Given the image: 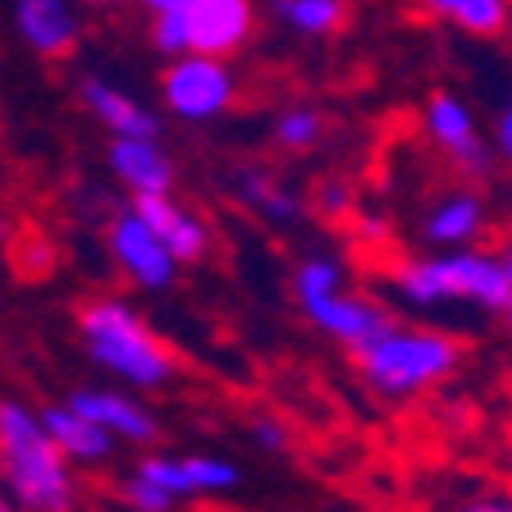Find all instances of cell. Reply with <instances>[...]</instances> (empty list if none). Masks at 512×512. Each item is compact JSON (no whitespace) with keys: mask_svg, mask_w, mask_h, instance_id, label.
Here are the masks:
<instances>
[{"mask_svg":"<svg viewBox=\"0 0 512 512\" xmlns=\"http://www.w3.org/2000/svg\"><path fill=\"white\" fill-rule=\"evenodd\" d=\"M0 485L23 512H74V471L55 439L46 435L42 412L5 398L0 403Z\"/></svg>","mask_w":512,"mask_h":512,"instance_id":"cell-1","label":"cell"},{"mask_svg":"<svg viewBox=\"0 0 512 512\" xmlns=\"http://www.w3.org/2000/svg\"><path fill=\"white\" fill-rule=\"evenodd\" d=\"M394 293L412 307H439V302H471L480 311H508L512 270L503 252L471 247H444L439 256H412L389 275Z\"/></svg>","mask_w":512,"mask_h":512,"instance_id":"cell-2","label":"cell"},{"mask_svg":"<svg viewBox=\"0 0 512 512\" xmlns=\"http://www.w3.org/2000/svg\"><path fill=\"white\" fill-rule=\"evenodd\" d=\"M78 334L83 348L101 371L119 375V380L138 384V389H160L179 375V357L156 339L147 320L133 307L115 298H92L78 311Z\"/></svg>","mask_w":512,"mask_h":512,"instance_id":"cell-3","label":"cell"},{"mask_svg":"<svg viewBox=\"0 0 512 512\" xmlns=\"http://www.w3.org/2000/svg\"><path fill=\"white\" fill-rule=\"evenodd\" d=\"M357 371L384 398H416L444 384L462 366V343L439 330H416V325H389L380 339L352 352Z\"/></svg>","mask_w":512,"mask_h":512,"instance_id":"cell-4","label":"cell"},{"mask_svg":"<svg viewBox=\"0 0 512 512\" xmlns=\"http://www.w3.org/2000/svg\"><path fill=\"white\" fill-rule=\"evenodd\" d=\"M160 101L183 124H206V119H220L224 110H234L238 78L224 55H174L160 74Z\"/></svg>","mask_w":512,"mask_h":512,"instance_id":"cell-5","label":"cell"},{"mask_svg":"<svg viewBox=\"0 0 512 512\" xmlns=\"http://www.w3.org/2000/svg\"><path fill=\"white\" fill-rule=\"evenodd\" d=\"M110 256L142 293H165L179 279V256L160 243V234L133 206L110 220Z\"/></svg>","mask_w":512,"mask_h":512,"instance_id":"cell-6","label":"cell"},{"mask_svg":"<svg viewBox=\"0 0 512 512\" xmlns=\"http://www.w3.org/2000/svg\"><path fill=\"white\" fill-rule=\"evenodd\" d=\"M426 133L439 151H448V160H453L467 179H490L499 151L485 147V138H480V128H476V115H471V106L462 96H453V92L430 96L426 101Z\"/></svg>","mask_w":512,"mask_h":512,"instance_id":"cell-7","label":"cell"},{"mask_svg":"<svg viewBox=\"0 0 512 512\" xmlns=\"http://www.w3.org/2000/svg\"><path fill=\"white\" fill-rule=\"evenodd\" d=\"M188 23V51L202 55H238L256 32V5L252 0H192L183 10Z\"/></svg>","mask_w":512,"mask_h":512,"instance_id":"cell-8","label":"cell"},{"mask_svg":"<svg viewBox=\"0 0 512 512\" xmlns=\"http://www.w3.org/2000/svg\"><path fill=\"white\" fill-rule=\"evenodd\" d=\"M78 0H10L14 32L23 37L32 55L42 60H64L74 55V46L83 42V19L74 10Z\"/></svg>","mask_w":512,"mask_h":512,"instance_id":"cell-9","label":"cell"},{"mask_svg":"<svg viewBox=\"0 0 512 512\" xmlns=\"http://www.w3.org/2000/svg\"><path fill=\"white\" fill-rule=\"evenodd\" d=\"M302 311H307V320L316 325L320 334H330L334 343H343L348 352L366 348L371 339H380L389 325H394V316L384 307H375L371 298H357V293H325V298L316 302H302Z\"/></svg>","mask_w":512,"mask_h":512,"instance_id":"cell-10","label":"cell"},{"mask_svg":"<svg viewBox=\"0 0 512 512\" xmlns=\"http://www.w3.org/2000/svg\"><path fill=\"white\" fill-rule=\"evenodd\" d=\"M133 211L160 234V243L179 256V266H192L211 252V229H206L202 215H192L188 206H179L170 192H138L133 197Z\"/></svg>","mask_w":512,"mask_h":512,"instance_id":"cell-11","label":"cell"},{"mask_svg":"<svg viewBox=\"0 0 512 512\" xmlns=\"http://www.w3.org/2000/svg\"><path fill=\"white\" fill-rule=\"evenodd\" d=\"M78 101H83V110L106 128L110 138H160V119L142 101H133L124 87L110 83V78L87 74L78 83Z\"/></svg>","mask_w":512,"mask_h":512,"instance_id":"cell-12","label":"cell"},{"mask_svg":"<svg viewBox=\"0 0 512 512\" xmlns=\"http://www.w3.org/2000/svg\"><path fill=\"white\" fill-rule=\"evenodd\" d=\"M64 403H74L78 412H87L92 421H101L119 444H142L147 448V444H156V435H160L156 416H151L138 398L119 394V389H87L83 384V389H74Z\"/></svg>","mask_w":512,"mask_h":512,"instance_id":"cell-13","label":"cell"},{"mask_svg":"<svg viewBox=\"0 0 512 512\" xmlns=\"http://www.w3.org/2000/svg\"><path fill=\"white\" fill-rule=\"evenodd\" d=\"M110 174L124 183L133 197L138 192H170L174 160L160 147V138H110Z\"/></svg>","mask_w":512,"mask_h":512,"instance_id":"cell-14","label":"cell"},{"mask_svg":"<svg viewBox=\"0 0 512 512\" xmlns=\"http://www.w3.org/2000/svg\"><path fill=\"white\" fill-rule=\"evenodd\" d=\"M42 426H46V435L55 439V448H60L69 462H106L110 453H115V444H119L101 421H92L87 412H78L74 403L42 407Z\"/></svg>","mask_w":512,"mask_h":512,"instance_id":"cell-15","label":"cell"},{"mask_svg":"<svg viewBox=\"0 0 512 512\" xmlns=\"http://www.w3.org/2000/svg\"><path fill=\"white\" fill-rule=\"evenodd\" d=\"M490 229V206L480 192H448L426 211V238L435 247H471Z\"/></svg>","mask_w":512,"mask_h":512,"instance_id":"cell-16","label":"cell"},{"mask_svg":"<svg viewBox=\"0 0 512 512\" xmlns=\"http://www.w3.org/2000/svg\"><path fill=\"white\" fill-rule=\"evenodd\" d=\"M421 5L430 19L467 32V37H499L512 19V0H421Z\"/></svg>","mask_w":512,"mask_h":512,"instance_id":"cell-17","label":"cell"},{"mask_svg":"<svg viewBox=\"0 0 512 512\" xmlns=\"http://www.w3.org/2000/svg\"><path fill=\"white\" fill-rule=\"evenodd\" d=\"M234 188H238V197L270 224H298L302 215H307V206L298 202V192H288L284 183L270 179L266 170H243L234 179Z\"/></svg>","mask_w":512,"mask_h":512,"instance_id":"cell-18","label":"cell"},{"mask_svg":"<svg viewBox=\"0 0 512 512\" xmlns=\"http://www.w3.org/2000/svg\"><path fill=\"white\" fill-rule=\"evenodd\" d=\"M270 10L298 37H334L348 23V0H270Z\"/></svg>","mask_w":512,"mask_h":512,"instance_id":"cell-19","label":"cell"},{"mask_svg":"<svg viewBox=\"0 0 512 512\" xmlns=\"http://www.w3.org/2000/svg\"><path fill=\"white\" fill-rule=\"evenodd\" d=\"M183 467H188L192 499H197V494H229V490H238V485H243L238 462L215 458V453H188V458H183Z\"/></svg>","mask_w":512,"mask_h":512,"instance_id":"cell-20","label":"cell"},{"mask_svg":"<svg viewBox=\"0 0 512 512\" xmlns=\"http://www.w3.org/2000/svg\"><path fill=\"white\" fill-rule=\"evenodd\" d=\"M325 138V115L316 106H288L275 115V142L284 151H311Z\"/></svg>","mask_w":512,"mask_h":512,"instance_id":"cell-21","label":"cell"},{"mask_svg":"<svg viewBox=\"0 0 512 512\" xmlns=\"http://www.w3.org/2000/svg\"><path fill=\"white\" fill-rule=\"evenodd\" d=\"M293 288H298V302H316L325 298V293H339L343 288V261L339 256H307L298 266V275H293Z\"/></svg>","mask_w":512,"mask_h":512,"instance_id":"cell-22","label":"cell"},{"mask_svg":"<svg viewBox=\"0 0 512 512\" xmlns=\"http://www.w3.org/2000/svg\"><path fill=\"white\" fill-rule=\"evenodd\" d=\"M133 476L165 485V490H170L179 503L192 499V485H188V467H183V458H170V453H147V458L133 467Z\"/></svg>","mask_w":512,"mask_h":512,"instance_id":"cell-23","label":"cell"},{"mask_svg":"<svg viewBox=\"0 0 512 512\" xmlns=\"http://www.w3.org/2000/svg\"><path fill=\"white\" fill-rule=\"evenodd\" d=\"M119 494H124L128 512H174V508H179V499H174L165 485L142 480V476H128L124 485H119Z\"/></svg>","mask_w":512,"mask_h":512,"instance_id":"cell-24","label":"cell"},{"mask_svg":"<svg viewBox=\"0 0 512 512\" xmlns=\"http://www.w3.org/2000/svg\"><path fill=\"white\" fill-rule=\"evenodd\" d=\"M252 439H256V448H266V453H284L288 448V426L284 421H275V416H256Z\"/></svg>","mask_w":512,"mask_h":512,"instance_id":"cell-25","label":"cell"},{"mask_svg":"<svg viewBox=\"0 0 512 512\" xmlns=\"http://www.w3.org/2000/svg\"><path fill=\"white\" fill-rule=\"evenodd\" d=\"M316 202H320V211L325 215H348L352 211V188L348 183H325Z\"/></svg>","mask_w":512,"mask_h":512,"instance_id":"cell-26","label":"cell"},{"mask_svg":"<svg viewBox=\"0 0 512 512\" xmlns=\"http://www.w3.org/2000/svg\"><path fill=\"white\" fill-rule=\"evenodd\" d=\"M494 151H499V160H508L512 165V96L503 101L499 124H494Z\"/></svg>","mask_w":512,"mask_h":512,"instance_id":"cell-27","label":"cell"},{"mask_svg":"<svg viewBox=\"0 0 512 512\" xmlns=\"http://www.w3.org/2000/svg\"><path fill=\"white\" fill-rule=\"evenodd\" d=\"M384 234H389V229H384L380 215H362V220H357V238H362V243H366V238H371V243H380Z\"/></svg>","mask_w":512,"mask_h":512,"instance_id":"cell-28","label":"cell"},{"mask_svg":"<svg viewBox=\"0 0 512 512\" xmlns=\"http://www.w3.org/2000/svg\"><path fill=\"white\" fill-rule=\"evenodd\" d=\"M147 14H165V10H188L192 0H138Z\"/></svg>","mask_w":512,"mask_h":512,"instance_id":"cell-29","label":"cell"},{"mask_svg":"<svg viewBox=\"0 0 512 512\" xmlns=\"http://www.w3.org/2000/svg\"><path fill=\"white\" fill-rule=\"evenodd\" d=\"M462 512H512V499H480V503H467Z\"/></svg>","mask_w":512,"mask_h":512,"instance_id":"cell-30","label":"cell"},{"mask_svg":"<svg viewBox=\"0 0 512 512\" xmlns=\"http://www.w3.org/2000/svg\"><path fill=\"white\" fill-rule=\"evenodd\" d=\"M0 512H23V508H19V503H14V494H10V490H5V485H0Z\"/></svg>","mask_w":512,"mask_h":512,"instance_id":"cell-31","label":"cell"},{"mask_svg":"<svg viewBox=\"0 0 512 512\" xmlns=\"http://www.w3.org/2000/svg\"><path fill=\"white\" fill-rule=\"evenodd\" d=\"M78 5H96V10H106V5H119V0H78Z\"/></svg>","mask_w":512,"mask_h":512,"instance_id":"cell-32","label":"cell"},{"mask_svg":"<svg viewBox=\"0 0 512 512\" xmlns=\"http://www.w3.org/2000/svg\"><path fill=\"white\" fill-rule=\"evenodd\" d=\"M503 266H508V270H512V243H508V247H503Z\"/></svg>","mask_w":512,"mask_h":512,"instance_id":"cell-33","label":"cell"},{"mask_svg":"<svg viewBox=\"0 0 512 512\" xmlns=\"http://www.w3.org/2000/svg\"><path fill=\"white\" fill-rule=\"evenodd\" d=\"M5 234H10V224H5V215H0V243H5Z\"/></svg>","mask_w":512,"mask_h":512,"instance_id":"cell-34","label":"cell"},{"mask_svg":"<svg viewBox=\"0 0 512 512\" xmlns=\"http://www.w3.org/2000/svg\"><path fill=\"white\" fill-rule=\"evenodd\" d=\"M503 316H508V325H512V298H508V311H503Z\"/></svg>","mask_w":512,"mask_h":512,"instance_id":"cell-35","label":"cell"}]
</instances>
